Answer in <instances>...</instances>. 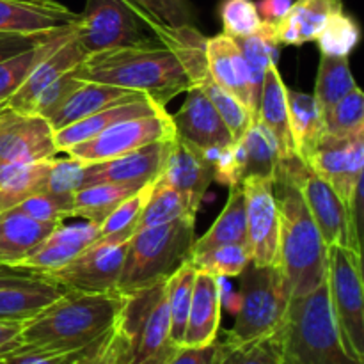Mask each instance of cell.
Segmentation results:
<instances>
[{
    "instance_id": "6da1fadb",
    "label": "cell",
    "mask_w": 364,
    "mask_h": 364,
    "mask_svg": "<svg viewBox=\"0 0 364 364\" xmlns=\"http://www.w3.org/2000/svg\"><path fill=\"white\" fill-rule=\"evenodd\" d=\"M121 304L119 290L102 294L64 290L38 315L25 320L18 343L53 350L85 348L114 326Z\"/></svg>"
},
{
    "instance_id": "7a4b0ae2",
    "label": "cell",
    "mask_w": 364,
    "mask_h": 364,
    "mask_svg": "<svg viewBox=\"0 0 364 364\" xmlns=\"http://www.w3.org/2000/svg\"><path fill=\"white\" fill-rule=\"evenodd\" d=\"M71 75L84 82L116 85L149 96L166 107L174 96L192 87L176 57L159 39L139 46L87 55Z\"/></svg>"
},
{
    "instance_id": "3957f363",
    "label": "cell",
    "mask_w": 364,
    "mask_h": 364,
    "mask_svg": "<svg viewBox=\"0 0 364 364\" xmlns=\"http://www.w3.org/2000/svg\"><path fill=\"white\" fill-rule=\"evenodd\" d=\"M279 208L277 269L290 297L315 290L327 277V245L297 187L279 176L274 183Z\"/></svg>"
},
{
    "instance_id": "277c9868",
    "label": "cell",
    "mask_w": 364,
    "mask_h": 364,
    "mask_svg": "<svg viewBox=\"0 0 364 364\" xmlns=\"http://www.w3.org/2000/svg\"><path fill=\"white\" fill-rule=\"evenodd\" d=\"M279 334L283 364H361L341 341L327 281L309 294L290 299Z\"/></svg>"
},
{
    "instance_id": "5b68a950",
    "label": "cell",
    "mask_w": 364,
    "mask_h": 364,
    "mask_svg": "<svg viewBox=\"0 0 364 364\" xmlns=\"http://www.w3.org/2000/svg\"><path fill=\"white\" fill-rule=\"evenodd\" d=\"M196 219L141 228L128 240L127 258L117 290H132L166 279L191 255Z\"/></svg>"
},
{
    "instance_id": "8992f818",
    "label": "cell",
    "mask_w": 364,
    "mask_h": 364,
    "mask_svg": "<svg viewBox=\"0 0 364 364\" xmlns=\"http://www.w3.org/2000/svg\"><path fill=\"white\" fill-rule=\"evenodd\" d=\"M238 277L240 302L226 340L247 343L276 333L283 323L291 299L279 269L276 265H249Z\"/></svg>"
},
{
    "instance_id": "52a82bcc",
    "label": "cell",
    "mask_w": 364,
    "mask_h": 364,
    "mask_svg": "<svg viewBox=\"0 0 364 364\" xmlns=\"http://www.w3.org/2000/svg\"><path fill=\"white\" fill-rule=\"evenodd\" d=\"M279 176L287 178L297 187L327 247L341 245L361 252L358 213L352 212L333 187L313 173L304 160L299 156L281 160Z\"/></svg>"
},
{
    "instance_id": "ba28073f",
    "label": "cell",
    "mask_w": 364,
    "mask_h": 364,
    "mask_svg": "<svg viewBox=\"0 0 364 364\" xmlns=\"http://www.w3.org/2000/svg\"><path fill=\"white\" fill-rule=\"evenodd\" d=\"M327 288L331 308L348 354L364 364V288L361 252L327 247Z\"/></svg>"
},
{
    "instance_id": "9c48e42d",
    "label": "cell",
    "mask_w": 364,
    "mask_h": 364,
    "mask_svg": "<svg viewBox=\"0 0 364 364\" xmlns=\"http://www.w3.org/2000/svg\"><path fill=\"white\" fill-rule=\"evenodd\" d=\"M166 279L132 290H119L123 295V304L117 322L132 340L134 364L146 363L171 341Z\"/></svg>"
},
{
    "instance_id": "30bf717a",
    "label": "cell",
    "mask_w": 364,
    "mask_h": 364,
    "mask_svg": "<svg viewBox=\"0 0 364 364\" xmlns=\"http://www.w3.org/2000/svg\"><path fill=\"white\" fill-rule=\"evenodd\" d=\"M73 36L85 55L153 41L127 0H87Z\"/></svg>"
},
{
    "instance_id": "8fae6325",
    "label": "cell",
    "mask_w": 364,
    "mask_h": 364,
    "mask_svg": "<svg viewBox=\"0 0 364 364\" xmlns=\"http://www.w3.org/2000/svg\"><path fill=\"white\" fill-rule=\"evenodd\" d=\"M174 137H176V130H174L173 117L162 107L153 114L135 116L114 123L112 127L105 128L89 141L70 148L66 153L68 156L80 162L96 164L123 156L153 142L173 141Z\"/></svg>"
},
{
    "instance_id": "7c38bea8",
    "label": "cell",
    "mask_w": 364,
    "mask_h": 364,
    "mask_svg": "<svg viewBox=\"0 0 364 364\" xmlns=\"http://www.w3.org/2000/svg\"><path fill=\"white\" fill-rule=\"evenodd\" d=\"M128 240H98L60 269L45 274V279L63 290L71 291H114L119 287L127 258Z\"/></svg>"
},
{
    "instance_id": "4fadbf2b",
    "label": "cell",
    "mask_w": 364,
    "mask_h": 364,
    "mask_svg": "<svg viewBox=\"0 0 364 364\" xmlns=\"http://www.w3.org/2000/svg\"><path fill=\"white\" fill-rule=\"evenodd\" d=\"M306 164L333 187L352 212L358 213L363 187L364 137L343 139L326 134Z\"/></svg>"
},
{
    "instance_id": "5bb4252c",
    "label": "cell",
    "mask_w": 364,
    "mask_h": 364,
    "mask_svg": "<svg viewBox=\"0 0 364 364\" xmlns=\"http://www.w3.org/2000/svg\"><path fill=\"white\" fill-rule=\"evenodd\" d=\"M245 205V231L251 265H277L279 252V208L274 183L259 178L242 180Z\"/></svg>"
},
{
    "instance_id": "9a60e30c",
    "label": "cell",
    "mask_w": 364,
    "mask_h": 364,
    "mask_svg": "<svg viewBox=\"0 0 364 364\" xmlns=\"http://www.w3.org/2000/svg\"><path fill=\"white\" fill-rule=\"evenodd\" d=\"M57 153L53 128L45 117L0 109V164L39 162Z\"/></svg>"
},
{
    "instance_id": "2e32d148",
    "label": "cell",
    "mask_w": 364,
    "mask_h": 364,
    "mask_svg": "<svg viewBox=\"0 0 364 364\" xmlns=\"http://www.w3.org/2000/svg\"><path fill=\"white\" fill-rule=\"evenodd\" d=\"M171 142L173 141L153 142L123 156L85 164L82 187L92 183H119L141 188L155 183L166 166Z\"/></svg>"
},
{
    "instance_id": "e0dca14e",
    "label": "cell",
    "mask_w": 364,
    "mask_h": 364,
    "mask_svg": "<svg viewBox=\"0 0 364 364\" xmlns=\"http://www.w3.org/2000/svg\"><path fill=\"white\" fill-rule=\"evenodd\" d=\"M127 4L134 11L135 16L142 21V25H146L156 36L160 45L166 46L176 57L192 87H201L210 80L208 63H206V39H208L206 36H203L194 25L171 27V25L153 18L151 14H148L135 4L128 2V0Z\"/></svg>"
},
{
    "instance_id": "ac0fdd59",
    "label": "cell",
    "mask_w": 364,
    "mask_h": 364,
    "mask_svg": "<svg viewBox=\"0 0 364 364\" xmlns=\"http://www.w3.org/2000/svg\"><path fill=\"white\" fill-rule=\"evenodd\" d=\"M77 21L78 13L57 0H0L2 34H55Z\"/></svg>"
},
{
    "instance_id": "d6986e66",
    "label": "cell",
    "mask_w": 364,
    "mask_h": 364,
    "mask_svg": "<svg viewBox=\"0 0 364 364\" xmlns=\"http://www.w3.org/2000/svg\"><path fill=\"white\" fill-rule=\"evenodd\" d=\"M160 180L176 188L188 203L192 213H198L203 198L213 181V171L205 151L176 137L171 142Z\"/></svg>"
},
{
    "instance_id": "ffe728a7",
    "label": "cell",
    "mask_w": 364,
    "mask_h": 364,
    "mask_svg": "<svg viewBox=\"0 0 364 364\" xmlns=\"http://www.w3.org/2000/svg\"><path fill=\"white\" fill-rule=\"evenodd\" d=\"M185 92L183 105L171 116L178 137L201 151L235 142L205 91L201 87H191Z\"/></svg>"
},
{
    "instance_id": "44dd1931",
    "label": "cell",
    "mask_w": 364,
    "mask_h": 364,
    "mask_svg": "<svg viewBox=\"0 0 364 364\" xmlns=\"http://www.w3.org/2000/svg\"><path fill=\"white\" fill-rule=\"evenodd\" d=\"M206 63L213 84L230 92L252 114V117H256L251 77L237 41L224 32L206 39Z\"/></svg>"
},
{
    "instance_id": "7402d4cb",
    "label": "cell",
    "mask_w": 364,
    "mask_h": 364,
    "mask_svg": "<svg viewBox=\"0 0 364 364\" xmlns=\"http://www.w3.org/2000/svg\"><path fill=\"white\" fill-rule=\"evenodd\" d=\"M100 238V226L85 220V224H59L50 231L48 237L34 249L32 255L18 263V269L45 276L52 270L60 269L80 255L85 247Z\"/></svg>"
},
{
    "instance_id": "603a6c76",
    "label": "cell",
    "mask_w": 364,
    "mask_h": 364,
    "mask_svg": "<svg viewBox=\"0 0 364 364\" xmlns=\"http://www.w3.org/2000/svg\"><path fill=\"white\" fill-rule=\"evenodd\" d=\"M85 52L75 39L73 32L64 43H60L53 52H50L45 59L38 63V66L31 71L23 84L18 87V91L4 103L0 109H11L16 112L32 114L34 103L38 96L45 91L48 85L59 80L64 73L77 68L85 59Z\"/></svg>"
},
{
    "instance_id": "cb8c5ba5",
    "label": "cell",
    "mask_w": 364,
    "mask_h": 364,
    "mask_svg": "<svg viewBox=\"0 0 364 364\" xmlns=\"http://www.w3.org/2000/svg\"><path fill=\"white\" fill-rule=\"evenodd\" d=\"M220 313L223 306L217 277L196 270L187 327L181 343L188 347H208L215 343L220 329Z\"/></svg>"
},
{
    "instance_id": "d4e9b609",
    "label": "cell",
    "mask_w": 364,
    "mask_h": 364,
    "mask_svg": "<svg viewBox=\"0 0 364 364\" xmlns=\"http://www.w3.org/2000/svg\"><path fill=\"white\" fill-rule=\"evenodd\" d=\"M159 109H162V107H160L159 103L153 102V100L146 95H139L135 96V98L124 100V102H119L116 103V105H110L107 107V109L98 110V112L84 117V119L75 121V123L53 132L55 148L59 153H66L70 148L80 144V142L89 141V139L98 135L100 132H103L105 128L112 127L114 123H119V121L130 119V117L135 116L153 114ZM164 109H166V107H164Z\"/></svg>"
},
{
    "instance_id": "484cf974",
    "label": "cell",
    "mask_w": 364,
    "mask_h": 364,
    "mask_svg": "<svg viewBox=\"0 0 364 364\" xmlns=\"http://www.w3.org/2000/svg\"><path fill=\"white\" fill-rule=\"evenodd\" d=\"M343 9V0H294L288 13L276 27L281 46H301L315 43L334 13Z\"/></svg>"
},
{
    "instance_id": "4316f807",
    "label": "cell",
    "mask_w": 364,
    "mask_h": 364,
    "mask_svg": "<svg viewBox=\"0 0 364 364\" xmlns=\"http://www.w3.org/2000/svg\"><path fill=\"white\" fill-rule=\"evenodd\" d=\"M287 89L277 64H270L263 77L255 119L259 121L276 139L281 160L297 156L294 141H291L290 121H288Z\"/></svg>"
},
{
    "instance_id": "83f0119b",
    "label": "cell",
    "mask_w": 364,
    "mask_h": 364,
    "mask_svg": "<svg viewBox=\"0 0 364 364\" xmlns=\"http://www.w3.org/2000/svg\"><path fill=\"white\" fill-rule=\"evenodd\" d=\"M142 92L130 91V89L116 87V85L100 84V82H84L57 107L55 110L45 117L53 128V132L68 127V124L80 121L98 110L107 109L110 105L124 102V100L135 98Z\"/></svg>"
},
{
    "instance_id": "f1b7e54d",
    "label": "cell",
    "mask_w": 364,
    "mask_h": 364,
    "mask_svg": "<svg viewBox=\"0 0 364 364\" xmlns=\"http://www.w3.org/2000/svg\"><path fill=\"white\" fill-rule=\"evenodd\" d=\"M53 228L55 224L39 223L14 210L0 213V265L16 267L34 252Z\"/></svg>"
},
{
    "instance_id": "f546056e",
    "label": "cell",
    "mask_w": 364,
    "mask_h": 364,
    "mask_svg": "<svg viewBox=\"0 0 364 364\" xmlns=\"http://www.w3.org/2000/svg\"><path fill=\"white\" fill-rule=\"evenodd\" d=\"M287 103L295 153H297L299 159L306 162L326 135L323 114L316 103L315 96L308 95V92L287 89Z\"/></svg>"
},
{
    "instance_id": "4dcf8cb0",
    "label": "cell",
    "mask_w": 364,
    "mask_h": 364,
    "mask_svg": "<svg viewBox=\"0 0 364 364\" xmlns=\"http://www.w3.org/2000/svg\"><path fill=\"white\" fill-rule=\"evenodd\" d=\"M238 141H240L242 156H244L242 180L259 178V180L276 183L279 176L281 156L272 134L259 121L255 119Z\"/></svg>"
},
{
    "instance_id": "1f68e13d",
    "label": "cell",
    "mask_w": 364,
    "mask_h": 364,
    "mask_svg": "<svg viewBox=\"0 0 364 364\" xmlns=\"http://www.w3.org/2000/svg\"><path fill=\"white\" fill-rule=\"evenodd\" d=\"M226 244H247L244 192H242L240 183L230 187V196H228L223 212L219 213L215 223L201 238H196L191 255H199V252Z\"/></svg>"
},
{
    "instance_id": "d6a6232c",
    "label": "cell",
    "mask_w": 364,
    "mask_h": 364,
    "mask_svg": "<svg viewBox=\"0 0 364 364\" xmlns=\"http://www.w3.org/2000/svg\"><path fill=\"white\" fill-rule=\"evenodd\" d=\"M63 291L46 279L0 288V322H25L60 297Z\"/></svg>"
},
{
    "instance_id": "836d02e7",
    "label": "cell",
    "mask_w": 364,
    "mask_h": 364,
    "mask_svg": "<svg viewBox=\"0 0 364 364\" xmlns=\"http://www.w3.org/2000/svg\"><path fill=\"white\" fill-rule=\"evenodd\" d=\"M52 159L0 164V213L43 191Z\"/></svg>"
},
{
    "instance_id": "e575fe53",
    "label": "cell",
    "mask_w": 364,
    "mask_h": 364,
    "mask_svg": "<svg viewBox=\"0 0 364 364\" xmlns=\"http://www.w3.org/2000/svg\"><path fill=\"white\" fill-rule=\"evenodd\" d=\"M244 55L247 64L249 77H251L252 95H255L256 107H258L259 91H262L263 77L270 64H277L281 53V43L277 41L276 27L274 23L262 21V27L255 34L244 36V38H233Z\"/></svg>"
},
{
    "instance_id": "d590c367",
    "label": "cell",
    "mask_w": 364,
    "mask_h": 364,
    "mask_svg": "<svg viewBox=\"0 0 364 364\" xmlns=\"http://www.w3.org/2000/svg\"><path fill=\"white\" fill-rule=\"evenodd\" d=\"M73 27L66 28L63 32H57L52 38L45 39L43 43L25 50V52L16 53V55L9 57L6 60H0V107L18 91V87L23 84L25 78L38 66L39 60L45 59L60 43H64L70 38L71 32H73Z\"/></svg>"
},
{
    "instance_id": "8d00e7d4",
    "label": "cell",
    "mask_w": 364,
    "mask_h": 364,
    "mask_svg": "<svg viewBox=\"0 0 364 364\" xmlns=\"http://www.w3.org/2000/svg\"><path fill=\"white\" fill-rule=\"evenodd\" d=\"M139 188L119 183H92L73 192V217L92 224H102L117 205Z\"/></svg>"
},
{
    "instance_id": "74e56055",
    "label": "cell",
    "mask_w": 364,
    "mask_h": 364,
    "mask_svg": "<svg viewBox=\"0 0 364 364\" xmlns=\"http://www.w3.org/2000/svg\"><path fill=\"white\" fill-rule=\"evenodd\" d=\"M210 364H283L279 329L247 343H235L226 338L224 341H215Z\"/></svg>"
},
{
    "instance_id": "f35d334b",
    "label": "cell",
    "mask_w": 364,
    "mask_h": 364,
    "mask_svg": "<svg viewBox=\"0 0 364 364\" xmlns=\"http://www.w3.org/2000/svg\"><path fill=\"white\" fill-rule=\"evenodd\" d=\"M358 87L350 71L348 57L322 55L315 82V96L322 114H327L345 95Z\"/></svg>"
},
{
    "instance_id": "ab89813d",
    "label": "cell",
    "mask_w": 364,
    "mask_h": 364,
    "mask_svg": "<svg viewBox=\"0 0 364 364\" xmlns=\"http://www.w3.org/2000/svg\"><path fill=\"white\" fill-rule=\"evenodd\" d=\"M196 269L185 259L180 267L173 270L166 279L167 302H169L171 316V341L181 345L187 327L188 308L192 301V290H194Z\"/></svg>"
},
{
    "instance_id": "60d3db41",
    "label": "cell",
    "mask_w": 364,
    "mask_h": 364,
    "mask_svg": "<svg viewBox=\"0 0 364 364\" xmlns=\"http://www.w3.org/2000/svg\"><path fill=\"white\" fill-rule=\"evenodd\" d=\"M180 219H196V213L191 212L187 199L176 188L159 178L153 183L151 194L146 203L137 230L148 226H162V224H169Z\"/></svg>"
},
{
    "instance_id": "b9f144b4",
    "label": "cell",
    "mask_w": 364,
    "mask_h": 364,
    "mask_svg": "<svg viewBox=\"0 0 364 364\" xmlns=\"http://www.w3.org/2000/svg\"><path fill=\"white\" fill-rule=\"evenodd\" d=\"M187 262L198 272L212 274L215 277H238L251 265V252L247 244H226L199 255H191Z\"/></svg>"
},
{
    "instance_id": "7bdbcfd3",
    "label": "cell",
    "mask_w": 364,
    "mask_h": 364,
    "mask_svg": "<svg viewBox=\"0 0 364 364\" xmlns=\"http://www.w3.org/2000/svg\"><path fill=\"white\" fill-rule=\"evenodd\" d=\"M153 183L144 185L139 188L135 194L124 199L121 205H117L112 212L107 215V219L100 224V238L102 240L123 242L130 240L132 235L137 231V224L141 220L144 206L151 194Z\"/></svg>"
},
{
    "instance_id": "ee69618b",
    "label": "cell",
    "mask_w": 364,
    "mask_h": 364,
    "mask_svg": "<svg viewBox=\"0 0 364 364\" xmlns=\"http://www.w3.org/2000/svg\"><path fill=\"white\" fill-rule=\"evenodd\" d=\"M323 123L326 134L334 137H364V95L359 85L323 114Z\"/></svg>"
},
{
    "instance_id": "f6af8a7d",
    "label": "cell",
    "mask_w": 364,
    "mask_h": 364,
    "mask_svg": "<svg viewBox=\"0 0 364 364\" xmlns=\"http://www.w3.org/2000/svg\"><path fill=\"white\" fill-rule=\"evenodd\" d=\"M361 39V28L359 23L345 13V9L338 11L326 23L323 31L316 38L322 55L333 57H348Z\"/></svg>"
},
{
    "instance_id": "bcb514c9",
    "label": "cell",
    "mask_w": 364,
    "mask_h": 364,
    "mask_svg": "<svg viewBox=\"0 0 364 364\" xmlns=\"http://www.w3.org/2000/svg\"><path fill=\"white\" fill-rule=\"evenodd\" d=\"M77 364H134L132 340L119 322L96 340Z\"/></svg>"
},
{
    "instance_id": "7dc6e473",
    "label": "cell",
    "mask_w": 364,
    "mask_h": 364,
    "mask_svg": "<svg viewBox=\"0 0 364 364\" xmlns=\"http://www.w3.org/2000/svg\"><path fill=\"white\" fill-rule=\"evenodd\" d=\"M14 212L27 215L39 223L59 224L64 219L73 217V194H52V192H38L31 198L23 199L20 205H16Z\"/></svg>"
},
{
    "instance_id": "c3c4849f",
    "label": "cell",
    "mask_w": 364,
    "mask_h": 364,
    "mask_svg": "<svg viewBox=\"0 0 364 364\" xmlns=\"http://www.w3.org/2000/svg\"><path fill=\"white\" fill-rule=\"evenodd\" d=\"M201 89L205 91V95L208 96L210 102L213 103L215 110L219 112V116L223 117L224 124L230 130L233 141H238L242 135L245 134V130L249 128V124L255 121L252 114L238 102L237 98L226 92L224 89H220L219 85L213 84L212 78L206 82L205 85H201Z\"/></svg>"
},
{
    "instance_id": "681fc988",
    "label": "cell",
    "mask_w": 364,
    "mask_h": 364,
    "mask_svg": "<svg viewBox=\"0 0 364 364\" xmlns=\"http://www.w3.org/2000/svg\"><path fill=\"white\" fill-rule=\"evenodd\" d=\"M89 347L78 350H53V348L25 347L16 341L13 347L0 352V364H77L84 358Z\"/></svg>"
},
{
    "instance_id": "f907efd6",
    "label": "cell",
    "mask_w": 364,
    "mask_h": 364,
    "mask_svg": "<svg viewBox=\"0 0 364 364\" xmlns=\"http://www.w3.org/2000/svg\"><path fill=\"white\" fill-rule=\"evenodd\" d=\"M220 21L224 34L230 38H244L255 34L262 27V18L256 9V2L252 0H223Z\"/></svg>"
},
{
    "instance_id": "816d5d0a",
    "label": "cell",
    "mask_w": 364,
    "mask_h": 364,
    "mask_svg": "<svg viewBox=\"0 0 364 364\" xmlns=\"http://www.w3.org/2000/svg\"><path fill=\"white\" fill-rule=\"evenodd\" d=\"M205 155L208 159L213 171V181L226 187L242 183V166H244V156H242L240 141H235L228 146L205 149Z\"/></svg>"
},
{
    "instance_id": "f5cc1de1",
    "label": "cell",
    "mask_w": 364,
    "mask_h": 364,
    "mask_svg": "<svg viewBox=\"0 0 364 364\" xmlns=\"http://www.w3.org/2000/svg\"><path fill=\"white\" fill-rule=\"evenodd\" d=\"M84 167L85 162L71 159V156H68V159H55V156H53L41 192L73 194L75 191H78V188L82 187Z\"/></svg>"
},
{
    "instance_id": "db71d44e",
    "label": "cell",
    "mask_w": 364,
    "mask_h": 364,
    "mask_svg": "<svg viewBox=\"0 0 364 364\" xmlns=\"http://www.w3.org/2000/svg\"><path fill=\"white\" fill-rule=\"evenodd\" d=\"M128 2L135 4L153 18L171 27L192 25L194 21V7L191 0H128Z\"/></svg>"
},
{
    "instance_id": "11a10c76",
    "label": "cell",
    "mask_w": 364,
    "mask_h": 364,
    "mask_svg": "<svg viewBox=\"0 0 364 364\" xmlns=\"http://www.w3.org/2000/svg\"><path fill=\"white\" fill-rule=\"evenodd\" d=\"M215 343L208 347H188L169 341L164 348H160L153 358L142 364H210L212 363Z\"/></svg>"
},
{
    "instance_id": "9f6ffc18",
    "label": "cell",
    "mask_w": 364,
    "mask_h": 364,
    "mask_svg": "<svg viewBox=\"0 0 364 364\" xmlns=\"http://www.w3.org/2000/svg\"><path fill=\"white\" fill-rule=\"evenodd\" d=\"M80 84L82 80L75 78L73 75H71V71L64 73L59 80H55L52 85H48V87L38 96V100H36L34 103V109H32V114H39V116L46 117L52 110H55L57 107H59L60 103H63L64 100H66L68 96H70Z\"/></svg>"
},
{
    "instance_id": "6f0895ef",
    "label": "cell",
    "mask_w": 364,
    "mask_h": 364,
    "mask_svg": "<svg viewBox=\"0 0 364 364\" xmlns=\"http://www.w3.org/2000/svg\"><path fill=\"white\" fill-rule=\"evenodd\" d=\"M52 36L53 34L23 36V34H2V32H0V60H6V59H9V57L16 55V53L25 52V50L39 45V43H43L45 39L52 38Z\"/></svg>"
},
{
    "instance_id": "680465c9",
    "label": "cell",
    "mask_w": 364,
    "mask_h": 364,
    "mask_svg": "<svg viewBox=\"0 0 364 364\" xmlns=\"http://www.w3.org/2000/svg\"><path fill=\"white\" fill-rule=\"evenodd\" d=\"M43 279L39 274L31 272V270L18 269V267L0 265V288L18 287V284H27L32 281Z\"/></svg>"
},
{
    "instance_id": "91938a15",
    "label": "cell",
    "mask_w": 364,
    "mask_h": 364,
    "mask_svg": "<svg viewBox=\"0 0 364 364\" xmlns=\"http://www.w3.org/2000/svg\"><path fill=\"white\" fill-rule=\"evenodd\" d=\"M291 2L294 0H259V2H256V9H258L262 21L277 23L288 13Z\"/></svg>"
},
{
    "instance_id": "94428289",
    "label": "cell",
    "mask_w": 364,
    "mask_h": 364,
    "mask_svg": "<svg viewBox=\"0 0 364 364\" xmlns=\"http://www.w3.org/2000/svg\"><path fill=\"white\" fill-rule=\"evenodd\" d=\"M21 326L23 322H0V352L16 343Z\"/></svg>"
}]
</instances>
